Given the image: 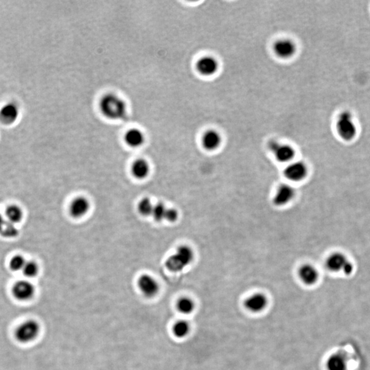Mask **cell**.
Masks as SVG:
<instances>
[{
  "instance_id": "cell-1",
  "label": "cell",
  "mask_w": 370,
  "mask_h": 370,
  "mask_svg": "<svg viewBox=\"0 0 370 370\" xmlns=\"http://www.w3.org/2000/svg\"><path fill=\"white\" fill-rule=\"evenodd\" d=\"M99 108L105 117L112 121L121 120L127 113L125 100L114 93H107L100 98Z\"/></svg>"
},
{
  "instance_id": "cell-2",
  "label": "cell",
  "mask_w": 370,
  "mask_h": 370,
  "mask_svg": "<svg viewBox=\"0 0 370 370\" xmlns=\"http://www.w3.org/2000/svg\"><path fill=\"white\" fill-rule=\"evenodd\" d=\"M194 258V251L191 247L187 245H180L175 253L166 260L165 267L172 272H179L189 265Z\"/></svg>"
},
{
  "instance_id": "cell-3",
  "label": "cell",
  "mask_w": 370,
  "mask_h": 370,
  "mask_svg": "<svg viewBox=\"0 0 370 370\" xmlns=\"http://www.w3.org/2000/svg\"><path fill=\"white\" fill-rule=\"evenodd\" d=\"M337 130L339 135L344 141H350L357 135V126L353 116L349 111H344L337 119Z\"/></svg>"
},
{
  "instance_id": "cell-4",
  "label": "cell",
  "mask_w": 370,
  "mask_h": 370,
  "mask_svg": "<svg viewBox=\"0 0 370 370\" xmlns=\"http://www.w3.org/2000/svg\"><path fill=\"white\" fill-rule=\"evenodd\" d=\"M41 328L39 323L34 319H28L19 325L15 331V337L17 342L27 344L33 342L39 336Z\"/></svg>"
},
{
  "instance_id": "cell-5",
  "label": "cell",
  "mask_w": 370,
  "mask_h": 370,
  "mask_svg": "<svg viewBox=\"0 0 370 370\" xmlns=\"http://www.w3.org/2000/svg\"><path fill=\"white\" fill-rule=\"evenodd\" d=\"M268 148L272 152L276 160L283 163H290L295 155V150L293 147L275 140L269 141Z\"/></svg>"
},
{
  "instance_id": "cell-6",
  "label": "cell",
  "mask_w": 370,
  "mask_h": 370,
  "mask_svg": "<svg viewBox=\"0 0 370 370\" xmlns=\"http://www.w3.org/2000/svg\"><path fill=\"white\" fill-rule=\"evenodd\" d=\"M307 175V165L302 161H291L284 170L285 177L292 182H301Z\"/></svg>"
},
{
  "instance_id": "cell-7",
  "label": "cell",
  "mask_w": 370,
  "mask_h": 370,
  "mask_svg": "<svg viewBox=\"0 0 370 370\" xmlns=\"http://www.w3.org/2000/svg\"><path fill=\"white\" fill-rule=\"evenodd\" d=\"M138 288L147 298H152L158 294L159 284L155 278L149 274L141 275L138 279Z\"/></svg>"
},
{
  "instance_id": "cell-8",
  "label": "cell",
  "mask_w": 370,
  "mask_h": 370,
  "mask_svg": "<svg viewBox=\"0 0 370 370\" xmlns=\"http://www.w3.org/2000/svg\"><path fill=\"white\" fill-rule=\"evenodd\" d=\"M13 296L20 301H28L34 297L35 288L32 283L28 281L17 282L12 289Z\"/></svg>"
},
{
  "instance_id": "cell-9",
  "label": "cell",
  "mask_w": 370,
  "mask_h": 370,
  "mask_svg": "<svg viewBox=\"0 0 370 370\" xmlns=\"http://www.w3.org/2000/svg\"><path fill=\"white\" fill-rule=\"evenodd\" d=\"M244 307L250 312L259 314L267 308L268 299L264 293H255L249 295L244 300Z\"/></svg>"
},
{
  "instance_id": "cell-10",
  "label": "cell",
  "mask_w": 370,
  "mask_h": 370,
  "mask_svg": "<svg viewBox=\"0 0 370 370\" xmlns=\"http://www.w3.org/2000/svg\"><path fill=\"white\" fill-rule=\"evenodd\" d=\"M295 196L294 188L291 185L283 184L278 186L273 198V203L276 207H284L288 205Z\"/></svg>"
},
{
  "instance_id": "cell-11",
  "label": "cell",
  "mask_w": 370,
  "mask_h": 370,
  "mask_svg": "<svg viewBox=\"0 0 370 370\" xmlns=\"http://www.w3.org/2000/svg\"><path fill=\"white\" fill-rule=\"evenodd\" d=\"M275 54L282 59H288L294 56L296 53V46L291 39H281L278 40L274 44Z\"/></svg>"
},
{
  "instance_id": "cell-12",
  "label": "cell",
  "mask_w": 370,
  "mask_h": 370,
  "mask_svg": "<svg viewBox=\"0 0 370 370\" xmlns=\"http://www.w3.org/2000/svg\"><path fill=\"white\" fill-rule=\"evenodd\" d=\"M195 67L197 72L202 76H211L218 71L219 63L215 57L205 56L199 58Z\"/></svg>"
},
{
  "instance_id": "cell-13",
  "label": "cell",
  "mask_w": 370,
  "mask_h": 370,
  "mask_svg": "<svg viewBox=\"0 0 370 370\" xmlns=\"http://www.w3.org/2000/svg\"><path fill=\"white\" fill-rule=\"evenodd\" d=\"M349 262L350 261L346 256L342 252H336L328 256L326 260V266L328 270L333 272H343L344 269Z\"/></svg>"
},
{
  "instance_id": "cell-14",
  "label": "cell",
  "mask_w": 370,
  "mask_h": 370,
  "mask_svg": "<svg viewBox=\"0 0 370 370\" xmlns=\"http://www.w3.org/2000/svg\"><path fill=\"white\" fill-rule=\"evenodd\" d=\"M297 274L301 282L307 286H312L316 284L319 279L317 269L311 264H304L301 266Z\"/></svg>"
},
{
  "instance_id": "cell-15",
  "label": "cell",
  "mask_w": 370,
  "mask_h": 370,
  "mask_svg": "<svg viewBox=\"0 0 370 370\" xmlns=\"http://www.w3.org/2000/svg\"><path fill=\"white\" fill-rule=\"evenodd\" d=\"M90 202L85 197H76L71 202L70 213L74 218H80L89 212Z\"/></svg>"
},
{
  "instance_id": "cell-16",
  "label": "cell",
  "mask_w": 370,
  "mask_h": 370,
  "mask_svg": "<svg viewBox=\"0 0 370 370\" xmlns=\"http://www.w3.org/2000/svg\"><path fill=\"white\" fill-rule=\"evenodd\" d=\"M124 139L127 146L132 148H138L144 144L146 136L141 129L132 128L126 131Z\"/></svg>"
},
{
  "instance_id": "cell-17",
  "label": "cell",
  "mask_w": 370,
  "mask_h": 370,
  "mask_svg": "<svg viewBox=\"0 0 370 370\" xmlns=\"http://www.w3.org/2000/svg\"><path fill=\"white\" fill-rule=\"evenodd\" d=\"M222 136L215 130L206 131L202 137V146L209 151L217 150L222 144Z\"/></svg>"
},
{
  "instance_id": "cell-18",
  "label": "cell",
  "mask_w": 370,
  "mask_h": 370,
  "mask_svg": "<svg viewBox=\"0 0 370 370\" xmlns=\"http://www.w3.org/2000/svg\"><path fill=\"white\" fill-rule=\"evenodd\" d=\"M20 111V108L16 103H7L0 110V119L6 124H12L18 118Z\"/></svg>"
},
{
  "instance_id": "cell-19",
  "label": "cell",
  "mask_w": 370,
  "mask_h": 370,
  "mask_svg": "<svg viewBox=\"0 0 370 370\" xmlns=\"http://www.w3.org/2000/svg\"><path fill=\"white\" fill-rule=\"evenodd\" d=\"M131 172H132L133 176L136 179H145L148 177L149 174H150V165L145 159H136L135 161L132 163Z\"/></svg>"
},
{
  "instance_id": "cell-20",
  "label": "cell",
  "mask_w": 370,
  "mask_h": 370,
  "mask_svg": "<svg viewBox=\"0 0 370 370\" xmlns=\"http://www.w3.org/2000/svg\"><path fill=\"white\" fill-rule=\"evenodd\" d=\"M326 367L327 370H347L346 359L342 354H332L326 361Z\"/></svg>"
},
{
  "instance_id": "cell-21",
  "label": "cell",
  "mask_w": 370,
  "mask_h": 370,
  "mask_svg": "<svg viewBox=\"0 0 370 370\" xmlns=\"http://www.w3.org/2000/svg\"><path fill=\"white\" fill-rule=\"evenodd\" d=\"M190 330H191V326L189 323L184 319L176 321L172 327V332L174 336L180 339L187 336Z\"/></svg>"
},
{
  "instance_id": "cell-22",
  "label": "cell",
  "mask_w": 370,
  "mask_h": 370,
  "mask_svg": "<svg viewBox=\"0 0 370 370\" xmlns=\"http://www.w3.org/2000/svg\"><path fill=\"white\" fill-rule=\"evenodd\" d=\"M176 307L181 314H191L194 311L195 305L194 301L188 297H182L177 301Z\"/></svg>"
},
{
  "instance_id": "cell-23",
  "label": "cell",
  "mask_w": 370,
  "mask_h": 370,
  "mask_svg": "<svg viewBox=\"0 0 370 370\" xmlns=\"http://www.w3.org/2000/svg\"><path fill=\"white\" fill-rule=\"evenodd\" d=\"M6 218L11 224H16L23 218V211L18 206H10L6 211Z\"/></svg>"
},
{
  "instance_id": "cell-24",
  "label": "cell",
  "mask_w": 370,
  "mask_h": 370,
  "mask_svg": "<svg viewBox=\"0 0 370 370\" xmlns=\"http://www.w3.org/2000/svg\"><path fill=\"white\" fill-rule=\"evenodd\" d=\"M154 205L148 198H143L138 205V211L144 217L152 216Z\"/></svg>"
},
{
  "instance_id": "cell-25",
  "label": "cell",
  "mask_w": 370,
  "mask_h": 370,
  "mask_svg": "<svg viewBox=\"0 0 370 370\" xmlns=\"http://www.w3.org/2000/svg\"><path fill=\"white\" fill-rule=\"evenodd\" d=\"M167 207L163 203L158 202L154 205L152 216L156 222H160L165 220Z\"/></svg>"
},
{
  "instance_id": "cell-26",
  "label": "cell",
  "mask_w": 370,
  "mask_h": 370,
  "mask_svg": "<svg viewBox=\"0 0 370 370\" xmlns=\"http://www.w3.org/2000/svg\"><path fill=\"white\" fill-rule=\"evenodd\" d=\"M39 266H38L37 263L32 261H27L23 269H22L24 276L28 278L35 277L39 273Z\"/></svg>"
},
{
  "instance_id": "cell-27",
  "label": "cell",
  "mask_w": 370,
  "mask_h": 370,
  "mask_svg": "<svg viewBox=\"0 0 370 370\" xmlns=\"http://www.w3.org/2000/svg\"><path fill=\"white\" fill-rule=\"evenodd\" d=\"M27 261L24 259L23 256L16 255L12 258L10 261V268L13 271H22Z\"/></svg>"
},
{
  "instance_id": "cell-28",
  "label": "cell",
  "mask_w": 370,
  "mask_h": 370,
  "mask_svg": "<svg viewBox=\"0 0 370 370\" xmlns=\"http://www.w3.org/2000/svg\"><path fill=\"white\" fill-rule=\"evenodd\" d=\"M0 234L5 238H13L18 234V230H17L16 225L11 224L6 220V223L0 232Z\"/></svg>"
},
{
  "instance_id": "cell-29",
  "label": "cell",
  "mask_w": 370,
  "mask_h": 370,
  "mask_svg": "<svg viewBox=\"0 0 370 370\" xmlns=\"http://www.w3.org/2000/svg\"><path fill=\"white\" fill-rule=\"evenodd\" d=\"M178 217H179V212L176 211V209L167 208L165 220L169 222H174L177 220Z\"/></svg>"
},
{
  "instance_id": "cell-30",
  "label": "cell",
  "mask_w": 370,
  "mask_h": 370,
  "mask_svg": "<svg viewBox=\"0 0 370 370\" xmlns=\"http://www.w3.org/2000/svg\"><path fill=\"white\" fill-rule=\"evenodd\" d=\"M5 223H6V219H4L2 214L0 212V232L2 229L3 226H4Z\"/></svg>"
}]
</instances>
